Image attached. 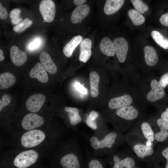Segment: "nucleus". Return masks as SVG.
<instances>
[{
	"label": "nucleus",
	"mask_w": 168,
	"mask_h": 168,
	"mask_svg": "<svg viewBox=\"0 0 168 168\" xmlns=\"http://www.w3.org/2000/svg\"><path fill=\"white\" fill-rule=\"evenodd\" d=\"M43 132L38 129L31 130L25 133L21 138V144L26 148L35 147L40 143L44 139Z\"/></svg>",
	"instance_id": "1"
},
{
	"label": "nucleus",
	"mask_w": 168,
	"mask_h": 168,
	"mask_svg": "<svg viewBox=\"0 0 168 168\" xmlns=\"http://www.w3.org/2000/svg\"><path fill=\"white\" fill-rule=\"evenodd\" d=\"M38 157L37 152L33 150L23 152L15 158L14 165L18 168H26L34 163Z\"/></svg>",
	"instance_id": "2"
},
{
	"label": "nucleus",
	"mask_w": 168,
	"mask_h": 168,
	"mask_svg": "<svg viewBox=\"0 0 168 168\" xmlns=\"http://www.w3.org/2000/svg\"><path fill=\"white\" fill-rule=\"evenodd\" d=\"M39 10L44 20L47 22L53 21L56 13V7L51 0H43L40 3Z\"/></svg>",
	"instance_id": "3"
},
{
	"label": "nucleus",
	"mask_w": 168,
	"mask_h": 168,
	"mask_svg": "<svg viewBox=\"0 0 168 168\" xmlns=\"http://www.w3.org/2000/svg\"><path fill=\"white\" fill-rule=\"evenodd\" d=\"M117 135L116 133L111 132L107 134L101 140H99L96 137L93 136L90 139L91 145L93 148L95 149L105 148H110L115 143V139Z\"/></svg>",
	"instance_id": "4"
},
{
	"label": "nucleus",
	"mask_w": 168,
	"mask_h": 168,
	"mask_svg": "<svg viewBox=\"0 0 168 168\" xmlns=\"http://www.w3.org/2000/svg\"><path fill=\"white\" fill-rule=\"evenodd\" d=\"M44 119L41 116L34 113L26 114L23 119L21 125L24 129L30 130L36 128L42 125Z\"/></svg>",
	"instance_id": "5"
},
{
	"label": "nucleus",
	"mask_w": 168,
	"mask_h": 168,
	"mask_svg": "<svg viewBox=\"0 0 168 168\" xmlns=\"http://www.w3.org/2000/svg\"><path fill=\"white\" fill-rule=\"evenodd\" d=\"M151 90L147 94L146 98L147 100L154 102L162 99L165 96L164 88L156 79H152L151 82Z\"/></svg>",
	"instance_id": "6"
},
{
	"label": "nucleus",
	"mask_w": 168,
	"mask_h": 168,
	"mask_svg": "<svg viewBox=\"0 0 168 168\" xmlns=\"http://www.w3.org/2000/svg\"><path fill=\"white\" fill-rule=\"evenodd\" d=\"M113 43L119 61L120 63L124 62L126 58L128 49L127 41L124 38L120 37L115 38Z\"/></svg>",
	"instance_id": "7"
},
{
	"label": "nucleus",
	"mask_w": 168,
	"mask_h": 168,
	"mask_svg": "<svg viewBox=\"0 0 168 168\" xmlns=\"http://www.w3.org/2000/svg\"><path fill=\"white\" fill-rule=\"evenodd\" d=\"M45 100L44 95L41 94H35L30 96L26 102V106L29 111L35 113L40 110Z\"/></svg>",
	"instance_id": "8"
},
{
	"label": "nucleus",
	"mask_w": 168,
	"mask_h": 168,
	"mask_svg": "<svg viewBox=\"0 0 168 168\" xmlns=\"http://www.w3.org/2000/svg\"><path fill=\"white\" fill-rule=\"evenodd\" d=\"M10 55L12 62L18 66L23 65L27 60L26 53L20 50L18 47L15 45H13L11 47Z\"/></svg>",
	"instance_id": "9"
},
{
	"label": "nucleus",
	"mask_w": 168,
	"mask_h": 168,
	"mask_svg": "<svg viewBox=\"0 0 168 168\" xmlns=\"http://www.w3.org/2000/svg\"><path fill=\"white\" fill-rule=\"evenodd\" d=\"M90 10L89 6L86 4L77 6L72 14L71 17V22L74 24L80 23L87 16Z\"/></svg>",
	"instance_id": "10"
},
{
	"label": "nucleus",
	"mask_w": 168,
	"mask_h": 168,
	"mask_svg": "<svg viewBox=\"0 0 168 168\" xmlns=\"http://www.w3.org/2000/svg\"><path fill=\"white\" fill-rule=\"evenodd\" d=\"M133 99L129 95L125 94L120 96L115 97L110 99L108 105L111 109L130 105L133 102Z\"/></svg>",
	"instance_id": "11"
},
{
	"label": "nucleus",
	"mask_w": 168,
	"mask_h": 168,
	"mask_svg": "<svg viewBox=\"0 0 168 168\" xmlns=\"http://www.w3.org/2000/svg\"><path fill=\"white\" fill-rule=\"evenodd\" d=\"M30 77L36 78L43 83L47 82L49 80L48 75L41 63H38L30 70Z\"/></svg>",
	"instance_id": "12"
},
{
	"label": "nucleus",
	"mask_w": 168,
	"mask_h": 168,
	"mask_svg": "<svg viewBox=\"0 0 168 168\" xmlns=\"http://www.w3.org/2000/svg\"><path fill=\"white\" fill-rule=\"evenodd\" d=\"M91 41L88 38L84 39L81 42L79 57V59L81 62L86 63L89 59L91 54Z\"/></svg>",
	"instance_id": "13"
},
{
	"label": "nucleus",
	"mask_w": 168,
	"mask_h": 168,
	"mask_svg": "<svg viewBox=\"0 0 168 168\" xmlns=\"http://www.w3.org/2000/svg\"><path fill=\"white\" fill-rule=\"evenodd\" d=\"M116 114L121 118L127 120H132L137 118L138 112L133 106L129 105L117 109Z\"/></svg>",
	"instance_id": "14"
},
{
	"label": "nucleus",
	"mask_w": 168,
	"mask_h": 168,
	"mask_svg": "<svg viewBox=\"0 0 168 168\" xmlns=\"http://www.w3.org/2000/svg\"><path fill=\"white\" fill-rule=\"evenodd\" d=\"M39 58L41 63L46 71L51 74L56 73L57 67L48 53L45 51L42 52Z\"/></svg>",
	"instance_id": "15"
},
{
	"label": "nucleus",
	"mask_w": 168,
	"mask_h": 168,
	"mask_svg": "<svg viewBox=\"0 0 168 168\" xmlns=\"http://www.w3.org/2000/svg\"><path fill=\"white\" fill-rule=\"evenodd\" d=\"M60 163L63 168H80V165L77 156L73 153H69L63 156Z\"/></svg>",
	"instance_id": "16"
},
{
	"label": "nucleus",
	"mask_w": 168,
	"mask_h": 168,
	"mask_svg": "<svg viewBox=\"0 0 168 168\" xmlns=\"http://www.w3.org/2000/svg\"><path fill=\"white\" fill-rule=\"evenodd\" d=\"M144 53L145 61L147 65L153 66L157 63L158 57L154 48L151 46L147 45L144 48Z\"/></svg>",
	"instance_id": "17"
},
{
	"label": "nucleus",
	"mask_w": 168,
	"mask_h": 168,
	"mask_svg": "<svg viewBox=\"0 0 168 168\" xmlns=\"http://www.w3.org/2000/svg\"><path fill=\"white\" fill-rule=\"evenodd\" d=\"M99 48L101 51L107 56H113L115 54L114 43L107 37H104L102 39Z\"/></svg>",
	"instance_id": "18"
},
{
	"label": "nucleus",
	"mask_w": 168,
	"mask_h": 168,
	"mask_svg": "<svg viewBox=\"0 0 168 168\" xmlns=\"http://www.w3.org/2000/svg\"><path fill=\"white\" fill-rule=\"evenodd\" d=\"M124 2V0H106L104 7V11L107 15L113 14L119 11Z\"/></svg>",
	"instance_id": "19"
},
{
	"label": "nucleus",
	"mask_w": 168,
	"mask_h": 168,
	"mask_svg": "<svg viewBox=\"0 0 168 168\" xmlns=\"http://www.w3.org/2000/svg\"><path fill=\"white\" fill-rule=\"evenodd\" d=\"M157 123L160 130L156 134L155 138L157 141L162 142L168 136V122L160 118L157 119Z\"/></svg>",
	"instance_id": "20"
},
{
	"label": "nucleus",
	"mask_w": 168,
	"mask_h": 168,
	"mask_svg": "<svg viewBox=\"0 0 168 168\" xmlns=\"http://www.w3.org/2000/svg\"><path fill=\"white\" fill-rule=\"evenodd\" d=\"M82 37L81 35L75 36L67 43L63 48V52L65 55L70 57L75 48L81 43Z\"/></svg>",
	"instance_id": "21"
},
{
	"label": "nucleus",
	"mask_w": 168,
	"mask_h": 168,
	"mask_svg": "<svg viewBox=\"0 0 168 168\" xmlns=\"http://www.w3.org/2000/svg\"><path fill=\"white\" fill-rule=\"evenodd\" d=\"M89 79L91 95L93 97H96L99 93V76L96 72L92 71L90 74Z\"/></svg>",
	"instance_id": "22"
},
{
	"label": "nucleus",
	"mask_w": 168,
	"mask_h": 168,
	"mask_svg": "<svg viewBox=\"0 0 168 168\" xmlns=\"http://www.w3.org/2000/svg\"><path fill=\"white\" fill-rule=\"evenodd\" d=\"M16 81L15 77L10 72H4L0 74V88L1 89L11 87Z\"/></svg>",
	"instance_id": "23"
},
{
	"label": "nucleus",
	"mask_w": 168,
	"mask_h": 168,
	"mask_svg": "<svg viewBox=\"0 0 168 168\" xmlns=\"http://www.w3.org/2000/svg\"><path fill=\"white\" fill-rule=\"evenodd\" d=\"M133 149L137 155L141 158L152 155L153 152L152 147L140 144L135 145Z\"/></svg>",
	"instance_id": "24"
},
{
	"label": "nucleus",
	"mask_w": 168,
	"mask_h": 168,
	"mask_svg": "<svg viewBox=\"0 0 168 168\" xmlns=\"http://www.w3.org/2000/svg\"><path fill=\"white\" fill-rule=\"evenodd\" d=\"M113 160L114 165L113 168H123L124 167L131 168L134 166L135 163L134 159L129 157L120 160L118 156L114 155Z\"/></svg>",
	"instance_id": "25"
},
{
	"label": "nucleus",
	"mask_w": 168,
	"mask_h": 168,
	"mask_svg": "<svg viewBox=\"0 0 168 168\" xmlns=\"http://www.w3.org/2000/svg\"><path fill=\"white\" fill-rule=\"evenodd\" d=\"M65 111L68 113V115L70 124L72 125H75L79 124L82 119L79 114V110L76 108L66 107L64 108Z\"/></svg>",
	"instance_id": "26"
},
{
	"label": "nucleus",
	"mask_w": 168,
	"mask_h": 168,
	"mask_svg": "<svg viewBox=\"0 0 168 168\" xmlns=\"http://www.w3.org/2000/svg\"><path fill=\"white\" fill-rule=\"evenodd\" d=\"M128 15L133 24L135 26L140 25L145 21L144 17L136 10L130 9L128 11Z\"/></svg>",
	"instance_id": "27"
},
{
	"label": "nucleus",
	"mask_w": 168,
	"mask_h": 168,
	"mask_svg": "<svg viewBox=\"0 0 168 168\" xmlns=\"http://www.w3.org/2000/svg\"><path fill=\"white\" fill-rule=\"evenodd\" d=\"M151 35L152 39L157 44L164 49H168V39L156 30L152 31Z\"/></svg>",
	"instance_id": "28"
},
{
	"label": "nucleus",
	"mask_w": 168,
	"mask_h": 168,
	"mask_svg": "<svg viewBox=\"0 0 168 168\" xmlns=\"http://www.w3.org/2000/svg\"><path fill=\"white\" fill-rule=\"evenodd\" d=\"M141 128L145 138L150 142L154 140V133L149 124L147 122H143L141 125Z\"/></svg>",
	"instance_id": "29"
},
{
	"label": "nucleus",
	"mask_w": 168,
	"mask_h": 168,
	"mask_svg": "<svg viewBox=\"0 0 168 168\" xmlns=\"http://www.w3.org/2000/svg\"><path fill=\"white\" fill-rule=\"evenodd\" d=\"M32 21L28 18H25L13 28L14 31L16 33H21L24 31L32 24Z\"/></svg>",
	"instance_id": "30"
},
{
	"label": "nucleus",
	"mask_w": 168,
	"mask_h": 168,
	"mask_svg": "<svg viewBox=\"0 0 168 168\" xmlns=\"http://www.w3.org/2000/svg\"><path fill=\"white\" fill-rule=\"evenodd\" d=\"M131 2L136 10L141 14H143L147 11L149 7L142 0H131Z\"/></svg>",
	"instance_id": "31"
},
{
	"label": "nucleus",
	"mask_w": 168,
	"mask_h": 168,
	"mask_svg": "<svg viewBox=\"0 0 168 168\" xmlns=\"http://www.w3.org/2000/svg\"><path fill=\"white\" fill-rule=\"evenodd\" d=\"M20 15L21 10L19 8H14L11 11L9 14V17L13 25H17L21 22L22 18Z\"/></svg>",
	"instance_id": "32"
},
{
	"label": "nucleus",
	"mask_w": 168,
	"mask_h": 168,
	"mask_svg": "<svg viewBox=\"0 0 168 168\" xmlns=\"http://www.w3.org/2000/svg\"><path fill=\"white\" fill-rule=\"evenodd\" d=\"M11 98L8 95H4L2 97V101L0 100V111L6 106L8 105L11 101Z\"/></svg>",
	"instance_id": "33"
},
{
	"label": "nucleus",
	"mask_w": 168,
	"mask_h": 168,
	"mask_svg": "<svg viewBox=\"0 0 168 168\" xmlns=\"http://www.w3.org/2000/svg\"><path fill=\"white\" fill-rule=\"evenodd\" d=\"M96 119L91 117L89 115L87 117L86 119V122L87 126L94 130H96L97 128Z\"/></svg>",
	"instance_id": "34"
},
{
	"label": "nucleus",
	"mask_w": 168,
	"mask_h": 168,
	"mask_svg": "<svg viewBox=\"0 0 168 168\" xmlns=\"http://www.w3.org/2000/svg\"><path fill=\"white\" fill-rule=\"evenodd\" d=\"M159 83L164 88L168 85V72H166L162 75Z\"/></svg>",
	"instance_id": "35"
},
{
	"label": "nucleus",
	"mask_w": 168,
	"mask_h": 168,
	"mask_svg": "<svg viewBox=\"0 0 168 168\" xmlns=\"http://www.w3.org/2000/svg\"><path fill=\"white\" fill-rule=\"evenodd\" d=\"M41 43L40 40L38 38L35 39L28 45V48L30 50H34L38 48Z\"/></svg>",
	"instance_id": "36"
},
{
	"label": "nucleus",
	"mask_w": 168,
	"mask_h": 168,
	"mask_svg": "<svg viewBox=\"0 0 168 168\" xmlns=\"http://www.w3.org/2000/svg\"><path fill=\"white\" fill-rule=\"evenodd\" d=\"M89 168H103L99 161L96 159L91 160L89 163Z\"/></svg>",
	"instance_id": "37"
},
{
	"label": "nucleus",
	"mask_w": 168,
	"mask_h": 168,
	"mask_svg": "<svg viewBox=\"0 0 168 168\" xmlns=\"http://www.w3.org/2000/svg\"><path fill=\"white\" fill-rule=\"evenodd\" d=\"M8 16V13L6 9L0 3V19L1 20L6 19Z\"/></svg>",
	"instance_id": "38"
},
{
	"label": "nucleus",
	"mask_w": 168,
	"mask_h": 168,
	"mask_svg": "<svg viewBox=\"0 0 168 168\" xmlns=\"http://www.w3.org/2000/svg\"><path fill=\"white\" fill-rule=\"evenodd\" d=\"M159 21L162 25L168 27V13L162 15L160 18Z\"/></svg>",
	"instance_id": "39"
},
{
	"label": "nucleus",
	"mask_w": 168,
	"mask_h": 168,
	"mask_svg": "<svg viewBox=\"0 0 168 168\" xmlns=\"http://www.w3.org/2000/svg\"><path fill=\"white\" fill-rule=\"evenodd\" d=\"M75 87L76 89L81 93L84 94H87V91L86 89L81 85L79 82H76L75 84Z\"/></svg>",
	"instance_id": "40"
},
{
	"label": "nucleus",
	"mask_w": 168,
	"mask_h": 168,
	"mask_svg": "<svg viewBox=\"0 0 168 168\" xmlns=\"http://www.w3.org/2000/svg\"><path fill=\"white\" fill-rule=\"evenodd\" d=\"M162 154L166 160V168H168V147L166 148L162 151Z\"/></svg>",
	"instance_id": "41"
},
{
	"label": "nucleus",
	"mask_w": 168,
	"mask_h": 168,
	"mask_svg": "<svg viewBox=\"0 0 168 168\" xmlns=\"http://www.w3.org/2000/svg\"><path fill=\"white\" fill-rule=\"evenodd\" d=\"M161 117L162 119L168 122V107L166 108L165 111L162 112Z\"/></svg>",
	"instance_id": "42"
},
{
	"label": "nucleus",
	"mask_w": 168,
	"mask_h": 168,
	"mask_svg": "<svg viewBox=\"0 0 168 168\" xmlns=\"http://www.w3.org/2000/svg\"><path fill=\"white\" fill-rule=\"evenodd\" d=\"M98 113L95 111H92L90 113L89 116L91 118L96 119L98 116Z\"/></svg>",
	"instance_id": "43"
},
{
	"label": "nucleus",
	"mask_w": 168,
	"mask_h": 168,
	"mask_svg": "<svg viewBox=\"0 0 168 168\" xmlns=\"http://www.w3.org/2000/svg\"><path fill=\"white\" fill-rule=\"evenodd\" d=\"M86 1V0H74L73 1L74 4L77 6L82 5Z\"/></svg>",
	"instance_id": "44"
},
{
	"label": "nucleus",
	"mask_w": 168,
	"mask_h": 168,
	"mask_svg": "<svg viewBox=\"0 0 168 168\" xmlns=\"http://www.w3.org/2000/svg\"><path fill=\"white\" fill-rule=\"evenodd\" d=\"M3 51L1 49H0V61H2L4 59V57L3 55Z\"/></svg>",
	"instance_id": "45"
}]
</instances>
